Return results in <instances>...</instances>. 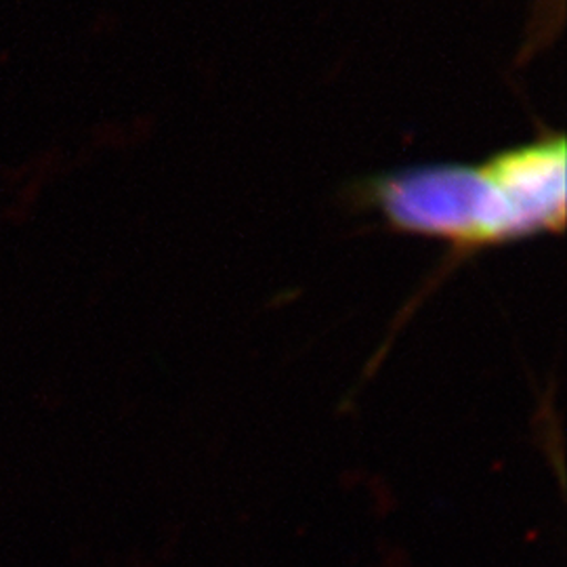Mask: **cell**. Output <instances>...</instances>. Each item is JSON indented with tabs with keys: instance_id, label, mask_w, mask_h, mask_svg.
Instances as JSON below:
<instances>
[{
	"instance_id": "obj_1",
	"label": "cell",
	"mask_w": 567,
	"mask_h": 567,
	"mask_svg": "<svg viewBox=\"0 0 567 567\" xmlns=\"http://www.w3.org/2000/svg\"><path fill=\"white\" fill-rule=\"evenodd\" d=\"M353 194L391 229L450 244L456 257L540 236L496 156L374 175Z\"/></svg>"
}]
</instances>
